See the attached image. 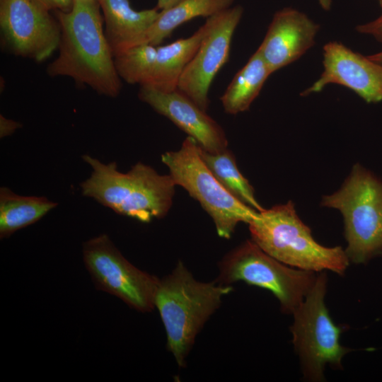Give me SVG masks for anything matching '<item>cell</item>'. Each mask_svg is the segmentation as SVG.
I'll return each mask as SVG.
<instances>
[{
	"label": "cell",
	"mask_w": 382,
	"mask_h": 382,
	"mask_svg": "<svg viewBox=\"0 0 382 382\" xmlns=\"http://www.w3.org/2000/svg\"><path fill=\"white\" fill-rule=\"evenodd\" d=\"M57 203L45 197L22 196L0 188V237L5 238L46 215Z\"/></svg>",
	"instance_id": "19"
},
{
	"label": "cell",
	"mask_w": 382,
	"mask_h": 382,
	"mask_svg": "<svg viewBox=\"0 0 382 382\" xmlns=\"http://www.w3.org/2000/svg\"><path fill=\"white\" fill-rule=\"evenodd\" d=\"M82 158L92 168L91 176L80 185L83 195L144 223L168 213L176 186L170 174H159L141 162L124 173L115 162L103 163L89 155Z\"/></svg>",
	"instance_id": "2"
},
{
	"label": "cell",
	"mask_w": 382,
	"mask_h": 382,
	"mask_svg": "<svg viewBox=\"0 0 382 382\" xmlns=\"http://www.w3.org/2000/svg\"><path fill=\"white\" fill-rule=\"evenodd\" d=\"M323 71L301 95L321 91L329 84L343 86L367 103L382 101V65L354 52L339 42H329L323 47Z\"/></svg>",
	"instance_id": "12"
},
{
	"label": "cell",
	"mask_w": 382,
	"mask_h": 382,
	"mask_svg": "<svg viewBox=\"0 0 382 382\" xmlns=\"http://www.w3.org/2000/svg\"><path fill=\"white\" fill-rule=\"evenodd\" d=\"M181 1L182 0H158L156 8L158 11L168 9Z\"/></svg>",
	"instance_id": "25"
},
{
	"label": "cell",
	"mask_w": 382,
	"mask_h": 382,
	"mask_svg": "<svg viewBox=\"0 0 382 382\" xmlns=\"http://www.w3.org/2000/svg\"><path fill=\"white\" fill-rule=\"evenodd\" d=\"M270 74L267 63L257 50L236 74L220 98L225 112L236 115L248 110Z\"/></svg>",
	"instance_id": "18"
},
{
	"label": "cell",
	"mask_w": 382,
	"mask_h": 382,
	"mask_svg": "<svg viewBox=\"0 0 382 382\" xmlns=\"http://www.w3.org/2000/svg\"><path fill=\"white\" fill-rule=\"evenodd\" d=\"M243 11L238 5L214 15L209 31L179 79L177 89L206 112L210 85L228 60L232 37Z\"/></svg>",
	"instance_id": "11"
},
{
	"label": "cell",
	"mask_w": 382,
	"mask_h": 382,
	"mask_svg": "<svg viewBox=\"0 0 382 382\" xmlns=\"http://www.w3.org/2000/svg\"><path fill=\"white\" fill-rule=\"evenodd\" d=\"M3 40L16 55L42 62L58 49L59 22L33 0H0Z\"/></svg>",
	"instance_id": "10"
},
{
	"label": "cell",
	"mask_w": 382,
	"mask_h": 382,
	"mask_svg": "<svg viewBox=\"0 0 382 382\" xmlns=\"http://www.w3.org/2000/svg\"><path fill=\"white\" fill-rule=\"evenodd\" d=\"M219 284L243 281L270 291L281 311L293 314L313 286L315 272L294 268L274 258L251 239L227 253L219 265Z\"/></svg>",
	"instance_id": "8"
},
{
	"label": "cell",
	"mask_w": 382,
	"mask_h": 382,
	"mask_svg": "<svg viewBox=\"0 0 382 382\" xmlns=\"http://www.w3.org/2000/svg\"><path fill=\"white\" fill-rule=\"evenodd\" d=\"M85 266L98 289L114 295L140 312H150L159 279L136 267L106 234L83 244Z\"/></svg>",
	"instance_id": "9"
},
{
	"label": "cell",
	"mask_w": 382,
	"mask_h": 382,
	"mask_svg": "<svg viewBox=\"0 0 382 382\" xmlns=\"http://www.w3.org/2000/svg\"><path fill=\"white\" fill-rule=\"evenodd\" d=\"M234 0H182L160 11L155 22L132 46L150 44L158 46L183 23L198 16L210 17L228 8ZM129 49V48H128Z\"/></svg>",
	"instance_id": "17"
},
{
	"label": "cell",
	"mask_w": 382,
	"mask_h": 382,
	"mask_svg": "<svg viewBox=\"0 0 382 382\" xmlns=\"http://www.w3.org/2000/svg\"><path fill=\"white\" fill-rule=\"evenodd\" d=\"M356 30L359 33L374 37L382 44V13L376 19L357 25Z\"/></svg>",
	"instance_id": "22"
},
{
	"label": "cell",
	"mask_w": 382,
	"mask_h": 382,
	"mask_svg": "<svg viewBox=\"0 0 382 382\" xmlns=\"http://www.w3.org/2000/svg\"><path fill=\"white\" fill-rule=\"evenodd\" d=\"M157 46L144 44L132 47L115 56L120 78L128 83L146 85L151 75Z\"/></svg>",
	"instance_id": "21"
},
{
	"label": "cell",
	"mask_w": 382,
	"mask_h": 382,
	"mask_svg": "<svg viewBox=\"0 0 382 382\" xmlns=\"http://www.w3.org/2000/svg\"><path fill=\"white\" fill-rule=\"evenodd\" d=\"M48 11H69L73 6V0H33Z\"/></svg>",
	"instance_id": "23"
},
{
	"label": "cell",
	"mask_w": 382,
	"mask_h": 382,
	"mask_svg": "<svg viewBox=\"0 0 382 382\" xmlns=\"http://www.w3.org/2000/svg\"><path fill=\"white\" fill-rule=\"evenodd\" d=\"M251 240L262 250L292 267L343 275L349 264L340 246L325 247L313 238L291 201L258 212L248 224Z\"/></svg>",
	"instance_id": "4"
},
{
	"label": "cell",
	"mask_w": 382,
	"mask_h": 382,
	"mask_svg": "<svg viewBox=\"0 0 382 382\" xmlns=\"http://www.w3.org/2000/svg\"><path fill=\"white\" fill-rule=\"evenodd\" d=\"M20 127L21 124L19 122L7 119L1 115L0 136L1 138L12 134Z\"/></svg>",
	"instance_id": "24"
},
{
	"label": "cell",
	"mask_w": 382,
	"mask_h": 382,
	"mask_svg": "<svg viewBox=\"0 0 382 382\" xmlns=\"http://www.w3.org/2000/svg\"><path fill=\"white\" fill-rule=\"evenodd\" d=\"M369 57L373 61L382 65V51L369 55Z\"/></svg>",
	"instance_id": "26"
},
{
	"label": "cell",
	"mask_w": 382,
	"mask_h": 382,
	"mask_svg": "<svg viewBox=\"0 0 382 382\" xmlns=\"http://www.w3.org/2000/svg\"><path fill=\"white\" fill-rule=\"evenodd\" d=\"M232 290L216 281L196 280L181 261L159 280L154 305L166 330L167 347L179 366H185L198 332Z\"/></svg>",
	"instance_id": "3"
},
{
	"label": "cell",
	"mask_w": 382,
	"mask_h": 382,
	"mask_svg": "<svg viewBox=\"0 0 382 382\" xmlns=\"http://www.w3.org/2000/svg\"><path fill=\"white\" fill-rule=\"evenodd\" d=\"M176 185L197 200L214 221L217 234L228 239L241 222L249 224L256 210L231 195L202 159L196 141L187 137L180 148L161 156Z\"/></svg>",
	"instance_id": "7"
},
{
	"label": "cell",
	"mask_w": 382,
	"mask_h": 382,
	"mask_svg": "<svg viewBox=\"0 0 382 382\" xmlns=\"http://www.w3.org/2000/svg\"><path fill=\"white\" fill-rule=\"evenodd\" d=\"M138 96L193 138L204 151L218 153L228 148L223 128L179 90L164 92L149 86H140Z\"/></svg>",
	"instance_id": "13"
},
{
	"label": "cell",
	"mask_w": 382,
	"mask_h": 382,
	"mask_svg": "<svg viewBox=\"0 0 382 382\" xmlns=\"http://www.w3.org/2000/svg\"><path fill=\"white\" fill-rule=\"evenodd\" d=\"M327 281L325 271L318 274L313 286L293 313L292 342L303 377L309 381H324L327 364L342 369V359L350 352L340 342L345 327L334 323L325 304Z\"/></svg>",
	"instance_id": "6"
},
{
	"label": "cell",
	"mask_w": 382,
	"mask_h": 382,
	"mask_svg": "<svg viewBox=\"0 0 382 382\" xmlns=\"http://www.w3.org/2000/svg\"><path fill=\"white\" fill-rule=\"evenodd\" d=\"M214 15L191 36L178 39L168 45L157 46L153 71L146 85L164 92L178 88L180 75L192 58L204 37L209 31Z\"/></svg>",
	"instance_id": "16"
},
{
	"label": "cell",
	"mask_w": 382,
	"mask_h": 382,
	"mask_svg": "<svg viewBox=\"0 0 382 382\" xmlns=\"http://www.w3.org/2000/svg\"><path fill=\"white\" fill-rule=\"evenodd\" d=\"M199 152L206 166L231 195L257 212L264 209L255 198L254 188L240 172L231 151L227 148L209 153L199 146Z\"/></svg>",
	"instance_id": "20"
},
{
	"label": "cell",
	"mask_w": 382,
	"mask_h": 382,
	"mask_svg": "<svg viewBox=\"0 0 382 382\" xmlns=\"http://www.w3.org/2000/svg\"><path fill=\"white\" fill-rule=\"evenodd\" d=\"M56 15L61 31L59 54L48 65L47 74L70 77L101 95L117 96L121 80L98 1L73 0L70 11Z\"/></svg>",
	"instance_id": "1"
},
{
	"label": "cell",
	"mask_w": 382,
	"mask_h": 382,
	"mask_svg": "<svg viewBox=\"0 0 382 382\" xmlns=\"http://www.w3.org/2000/svg\"><path fill=\"white\" fill-rule=\"evenodd\" d=\"M114 57L132 47L160 14L156 8L135 11L129 0H98Z\"/></svg>",
	"instance_id": "15"
},
{
	"label": "cell",
	"mask_w": 382,
	"mask_h": 382,
	"mask_svg": "<svg viewBox=\"0 0 382 382\" xmlns=\"http://www.w3.org/2000/svg\"><path fill=\"white\" fill-rule=\"evenodd\" d=\"M321 205L338 209L344 219L349 261L366 264L382 256V178L356 163L341 187Z\"/></svg>",
	"instance_id": "5"
},
{
	"label": "cell",
	"mask_w": 382,
	"mask_h": 382,
	"mask_svg": "<svg viewBox=\"0 0 382 382\" xmlns=\"http://www.w3.org/2000/svg\"><path fill=\"white\" fill-rule=\"evenodd\" d=\"M320 25L293 8L277 11L257 50L272 74L291 64L315 43Z\"/></svg>",
	"instance_id": "14"
},
{
	"label": "cell",
	"mask_w": 382,
	"mask_h": 382,
	"mask_svg": "<svg viewBox=\"0 0 382 382\" xmlns=\"http://www.w3.org/2000/svg\"><path fill=\"white\" fill-rule=\"evenodd\" d=\"M377 1L378 2L379 5L382 8V0H377Z\"/></svg>",
	"instance_id": "27"
}]
</instances>
